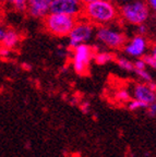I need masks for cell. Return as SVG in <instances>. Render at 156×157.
I'll list each match as a JSON object with an SVG mask.
<instances>
[{
  "label": "cell",
  "instance_id": "1",
  "mask_svg": "<svg viewBox=\"0 0 156 157\" xmlns=\"http://www.w3.org/2000/svg\"><path fill=\"white\" fill-rule=\"evenodd\" d=\"M81 17L94 26H105L115 22L119 17V11L114 2L97 0L88 5H83Z\"/></svg>",
  "mask_w": 156,
  "mask_h": 157
},
{
  "label": "cell",
  "instance_id": "2",
  "mask_svg": "<svg viewBox=\"0 0 156 157\" xmlns=\"http://www.w3.org/2000/svg\"><path fill=\"white\" fill-rule=\"evenodd\" d=\"M119 17L131 25L145 24L151 14V9L145 0H131L118 8Z\"/></svg>",
  "mask_w": 156,
  "mask_h": 157
},
{
  "label": "cell",
  "instance_id": "3",
  "mask_svg": "<svg viewBox=\"0 0 156 157\" xmlns=\"http://www.w3.org/2000/svg\"><path fill=\"white\" fill-rule=\"evenodd\" d=\"M76 17L70 15L48 13L43 19L44 27L50 35L55 37H67L76 22Z\"/></svg>",
  "mask_w": 156,
  "mask_h": 157
},
{
  "label": "cell",
  "instance_id": "4",
  "mask_svg": "<svg viewBox=\"0 0 156 157\" xmlns=\"http://www.w3.org/2000/svg\"><path fill=\"white\" fill-rule=\"evenodd\" d=\"M94 48L88 44H82L73 48L72 55V67L76 74L85 75L88 73L91 62L94 56Z\"/></svg>",
  "mask_w": 156,
  "mask_h": 157
},
{
  "label": "cell",
  "instance_id": "5",
  "mask_svg": "<svg viewBox=\"0 0 156 157\" xmlns=\"http://www.w3.org/2000/svg\"><path fill=\"white\" fill-rule=\"evenodd\" d=\"M94 32H95L94 25L88 22L86 20L83 19L82 21L76 20L74 26L67 36L69 39V47L73 49L79 45L86 44L92 39Z\"/></svg>",
  "mask_w": 156,
  "mask_h": 157
},
{
  "label": "cell",
  "instance_id": "6",
  "mask_svg": "<svg viewBox=\"0 0 156 157\" xmlns=\"http://www.w3.org/2000/svg\"><path fill=\"white\" fill-rule=\"evenodd\" d=\"M95 35L96 39L100 44L110 49H122L124 44L127 43V37L124 33L107 25L98 27L96 29Z\"/></svg>",
  "mask_w": 156,
  "mask_h": 157
},
{
  "label": "cell",
  "instance_id": "7",
  "mask_svg": "<svg viewBox=\"0 0 156 157\" xmlns=\"http://www.w3.org/2000/svg\"><path fill=\"white\" fill-rule=\"evenodd\" d=\"M83 3L80 0H51L49 13L70 15L76 19L81 17Z\"/></svg>",
  "mask_w": 156,
  "mask_h": 157
},
{
  "label": "cell",
  "instance_id": "8",
  "mask_svg": "<svg viewBox=\"0 0 156 157\" xmlns=\"http://www.w3.org/2000/svg\"><path fill=\"white\" fill-rule=\"evenodd\" d=\"M149 48V42L145 36L142 35H135L133 38H131L129 42H127L123 46V52L128 56L134 57V58H142L146 54V50Z\"/></svg>",
  "mask_w": 156,
  "mask_h": 157
},
{
  "label": "cell",
  "instance_id": "9",
  "mask_svg": "<svg viewBox=\"0 0 156 157\" xmlns=\"http://www.w3.org/2000/svg\"><path fill=\"white\" fill-rule=\"evenodd\" d=\"M51 0H26V12L35 19H44L49 13Z\"/></svg>",
  "mask_w": 156,
  "mask_h": 157
},
{
  "label": "cell",
  "instance_id": "10",
  "mask_svg": "<svg viewBox=\"0 0 156 157\" xmlns=\"http://www.w3.org/2000/svg\"><path fill=\"white\" fill-rule=\"evenodd\" d=\"M132 96H133L134 99L142 101L146 105L154 104L156 98L155 91H153L147 83L135 84L133 87V92H132Z\"/></svg>",
  "mask_w": 156,
  "mask_h": 157
},
{
  "label": "cell",
  "instance_id": "11",
  "mask_svg": "<svg viewBox=\"0 0 156 157\" xmlns=\"http://www.w3.org/2000/svg\"><path fill=\"white\" fill-rule=\"evenodd\" d=\"M20 40H21V36H20V34L17 31H14V29H7V32H6L0 45L5 47V48L9 49V50H12V49H14L19 45Z\"/></svg>",
  "mask_w": 156,
  "mask_h": 157
},
{
  "label": "cell",
  "instance_id": "12",
  "mask_svg": "<svg viewBox=\"0 0 156 157\" xmlns=\"http://www.w3.org/2000/svg\"><path fill=\"white\" fill-rule=\"evenodd\" d=\"M93 60L98 66H104V64L109 63L110 61H114L115 60V56L109 52H94Z\"/></svg>",
  "mask_w": 156,
  "mask_h": 157
},
{
  "label": "cell",
  "instance_id": "13",
  "mask_svg": "<svg viewBox=\"0 0 156 157\" xmlns=\"http://www.w3.org/2000/svg\"><path fill=\"white\" fill-rule=\"evenodd\" d=\"M1 1L11 6L13 9L19 11V12L26 11V0H1Z\"/></svg>",
  "mask_w": 156,
  "mask_h": 157
},
{
  "label": "cell",
  "instance_id": "14",
  "mask_svg": "<svg viewBox=\"0 0 156 157\" xmlns=\"http://www.w3.org/2000/svg\"><path fill=\"white\" fill-rule=\"evenodd\" d=\"M116 62H117L118 67H119L121 70H124L127 72H133V62L130 61L129 59L127 58H117L116 59Z\"/></svg>",
  "mask_w": 156,
  "mask_h": 157
},
{
  "label": "cell",
  "instance_id": "15",
  "mask_svg": "<svg viewBox=\"0 0 156 157\" xmlns=\"http://www.w3.org/2000/svg\"><path fill=\"white\" fill-rule=\"evenodd\" d=\"M142 60L144 61V63L146 64V67H150L152 69L156 68V52L155 49L152 50L151 54H145L142 57Z\"/></svg>",
  "mask_w": 156,
  "mask_h": 157
},
{
  "label": "cell",
  "instance_id": "16",
  "mask_svg": "<svg viewBox=\"0 0 156 157\" xmlns=\"http://www.w3.org/2000/svg\"><path fill=\"white\" fill-rule=\"evenodd\" d=\"M116 101H120V103H128L131 99V94L129 93V91L124 90V88H120L116 92L115 94Z\"/></svg>",
  "mask_w": 156,
  "mask_h": 157
},
{
  "label": "cell",
  "instance_id": "17",
  "mask_svg": "<svg viewBox=\"0 0 156 157\" xmlns=\"http://www.w3.org/2000/svg\"><path fill=\"white\" fill-rule=\"evenodd\" d=\"M146 104L142 103V101H137V99H130L129 101H128V108H129V110L131 111H137V110H140V109H146L147 108Z\"/></svg>",
  "mask_w": 156,
  "mask_h": 157
},
{
  "label": "cell",
  "instance_id": "18",
  "mask_svg": "<svg viewBox=\"0 0 156 157\" xmlns=\"http://www.w3.org/2000/svg\"><path fill=\"white\" fill-rule=\"evenodd\" d=\"M134 73L137 74V76L142 81V83H150V82L153 81L152 75L147 72V70H134Z\"/></svg>",
  "mask_w": 156,
  "mask_h": 157
},
{
  "label": "cell",
  "instance_id": "19",
  "mask_svg": "<svg viewBox=\"0 0 156 157\" xmlns=\"http://www.w3.org/2000/svg\"><path fill=\"white\" fill-rule=\"evenodd\" d=\"M146 68H147L146 64L144 63V61L142 60V58H138L137 60L133 62V69L134 70H145Z\"/></svg>",
  "mask_w": 156,
  "mask_h": 157
},
{
  "label": "cell",
  "instance_id": "20",
  "mask_svg": "<svg viewBox=\"0 0 156 157\" xmlns=\"http://www.w3.org/2000/svg\"><path fill=\"white\" fill-rule=\"evenodd\" d=\"M147 113H149L150 117H155V113H156V104H151V105L147 106Z\"/></svg>",
  "mask_w": 156,
  "mask_h": 157
},
{
  "label": "cell",
  "instance_id": "21",
  "mask_svg": "<svg viewBox=\"0 0 156 157\" xmlns=\"http://www.w3.org/2000/svg\"><path fill=\"white\" fill-rule=\"evenodd\" d=\"M147 33V26L145 24L138 25V35H142V36H145Z\"/></svg>",
  "mask_w": 156,
  "mask_h": 157
},
{
  "label": "cell",
  "instance_id": "22",
  "mask_svg": "<svg viewBox=\"0 0 156 157\" xmlns=\"http://www.w3.org/2000/svg\"><path fill=\"white\" fill-rule=\"evenodd\" d=\"M80 109L84 113H88V110H90V104H88V103H82V104H81V106H80Z\"/></svg>",
  "mask_w": 156,
  "mask_h": 157
},
{
  "label": "cell",
  "instance_id": "23",
  "mask_svg": "<svg viewBox=\"0 0 156 157\" xmlns=\"http://www.w3.org/2000/svg\"><path fill=\"white\" fill-rule=\"evenodd\" d=\"M6 32H7V29H6V26L2 24V23L0 22V43H1V40H2Z\"/></svg>",
  "mask_w": 156,
  "mask_h": 157
},
{
  "label": "cell",
  "instance_id": "24",
  "mask_svg": "<svg viewBox=\"0 0 156 157\" xmlns=\"http://www.w3.org/2000/svg\"><path fill=\"white\" fill-rule=\"evenodd\" d=\"M10 52H11V50H9V49L5 48V47H0V56L1 57H6V56H9Z\"/></svg>",
  "mask_w": 156,
  "mask_h": 157
},
{
  "label": "cell",
  "instance_id": "25",
  "mask_svg": "<svg viewBox=\"0 0 156 157\" xmlns=\"http://www.w3.org/2000/svg\"><path fill=\"white\" fill-rule=\"evenodd\" d=\"M145 2L147 3V6L150 7V9L155 10V8H156V0H146Z\"/></svg>",
  "mask_w": 156,
  "mask_h": 157
},
{
  "label": "cell",
  "instance_id": "26",
  "mask_svg": "<svg viewBox=\"0 0 156 157\" xmlns=\"http://www.w3.org/2000/svg\"><path fill=\"white\" fill-rule=\"evenodd\" d=\"M80 1L83 3V5H88V3L94 2V1H97V0H80Z\"/></svg>",
  "mask_w": 156,
  "mask_h": 157
},
{
  "label": "cell",
  "instance_id": "27",
  "mask_svg": "<svg viewBox=\"0 0 156 157\" xmlns=\"http://www.w3.org/2000/svg\"><path fill=\"white\" fill-rule=\"evenodd\" d=\"M106 1H109V2H114V3H115L117 0H106Z\"/></svg>",
  "mask_w": 156,
  "mask_h": 157
}]
</instances>
